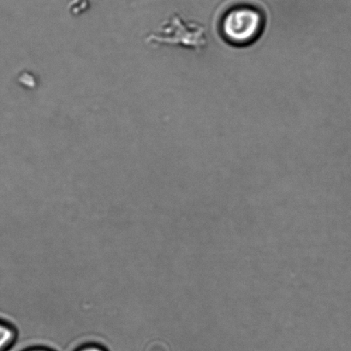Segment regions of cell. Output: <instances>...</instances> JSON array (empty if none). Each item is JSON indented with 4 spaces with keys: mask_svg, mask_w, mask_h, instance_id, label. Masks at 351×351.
<instances>
[{
    "mask_svg": "<svg viewBox=\"0 0 351 351\" xmlns=\"http://www.w3.org/2000/svg\"><path fill=\"white\" fill-rule=\"evenodd\" d=\"M263 12L252 3H237L219 16V31L223 40L233 46H247L256 41L265 27Z\"/></svg>",
    "mask_w": 351,
    "mask_h": 351,
    "instance_id": "1",
    "label": "cell"
},
{
    "mask_svg": "<svg viewBox=\"0 0 351 351\" xmlns=\"http://www.w3.org/2000/svg\"><path fill=\"white\" fill-rule=\"evenodd\" d=\"M22 351H58L53 348H51L50 346H45V345H34L27 347V348L23 349Z\"/></svg>",
    "mask_w": 351,
    "mask_h": 351,
    "instance_id": "5",
    "label": "cell"
},
{
    "mask_svg": "<svg viewBox=\"0 0 351 351\" xmlns=\"http://www.w3.org/2000/svg\"><path fill=\"white\" fill-rule=\"evenodd\" d=\"M19 338L17 332L12 326L0 322V351H8L15 345Z\"/></svg>",
    "mask_w": 351,
    "mask_h": 351,
    "instance_id": "3",
    "label": "cell"
},
{
    "mask_svg": "<svg viewBox=\"0 0 351 351\" xmlns=\"http://www.w3.org/2000/svg\"><path fill=\"white\" fill-rule=\"evenodd\" d=\"M149 41L158 45H178L199 51L208 45V36L206 27L201 23L185 21L175 15L165 24L160 33L150 36Z\"/></svg>",
    "mask_w": 351,
    "mask_h": 351,
    "instance_id": "2",
    "label": "cell"
},
{
    "mask_svg": "<svg viewBox=\"0 0 351 351\" xmlns=\"http://www.w3.org/2000/svg\"><path fill=\"white\" fill-rule=\"evenodd\" d=\"M72 351H110L108 347L103 343L95 341L84 342L75 347Z\"/></svg>",
    "mask_w": 351,
    "mask_h": 351,
    "instance_id": "4",
    "label": "cell"
}]
</instances>
